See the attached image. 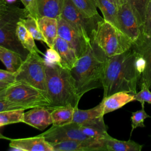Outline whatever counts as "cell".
<instances>
[{
    "label": "cell",
    "instance_id": "cell-1",
    "mask_svg": "<svg viewBox=\"0 0 151 151\" xmlns=\"http://www.w3.org/2000/svg\"><path fill=\"white\" fill-rule=\"evenodd\" d=\"M145 67L142 56L132 47L124 52L107 57L103 72V98L119 91L136 94Z\"/></svg>",
    "mask_w": 151,
    "mask_h": 151
},
{
    "label": "cell",
    "instance_id": "cell-2",
    "mask_svg": "<svg viewBox=\"0 0 151 151\" xmlns=\"http://www.w3.org/2000/svg\"><path fill=\"white\" fill-rule=\"evenodd\" d=\"M107 57L91 41L86 52L78 58L70 70L80 97L91 90L103 87L102 80Z\"/></svg>",
    "mask_w": 151,
    "mask_h": 151
},
{
    "label": "cell",
    "instance_id": "cell-3",
    "mask_svg": "<svg viewBox=\"0 0 151 151\" xmlns=\"http://www.w3.org/2000/svg\"><path fill=\"white\" fill-rule=\"evenodd\" d=\"M45 74L46 93L50 103V109L68 106L78 107L81 97L77 93L70 70L60 64L45 63Z\"/></svg>",
    "mask_w": 151,
    "mask_h": 151
},
{
    "label": "cell",
    "instance_id": "cell-4",
    "mask_svg": "<svg viewBox=\"0 0 151 151\" xmlns=\"http://www.w3.org/2000/svg\"><path fill=\"white\" fill-rule=\"evenodd\" d=\"M29 14L24 8L6 4L0 9V46L18 53L24 60L29 54L17 36L18 23Z\"/></svg>",
    "mask_w": 151,
    "mask_h": 151
},
{
    "label": "cell",
    "instance_id": "cell-5",
    "mask_svg": "<svg viewBox=\"0 0 151 151\" xmlns=\"http://www.w3.org/2000/svg\"><path fill=\"white\" fill-rule=\"evenodd\" d=\"M91 41L107 57L124 52L132 47L133 42L117 28L104 19L99 22Z\"/></svg>",
    "mask_w": 151,
    "mask_h": 151
},
{
    "label": "cell",
    "instance_id": "cell-6",
    "mask_svg": "<svg viewBox=\"0 0 151 151\" xmlns=\"http://www.w3.org/2000/svg\"><path fill=\"white\" fill-rule=\"evenodd\" d=\"M4 98L25 110L37 107L50 109V103L46 93L21 82H15L6 87Z\"/></svg>",
    "mask_w": 151,
    "mask_h": 151
},
{
    "label": "cell",
    "instance_id": "cell-7",
    "mask_svg": "<svg viewBox=\"0 0 151 151\" xmlns=\"http://www.w3.org/2000/svg\"><path fill=\"white\" fill-rule=\"evenodd\" d=\"M39 54L29 52L15 72V82L27 84L46 93L45 63Z\"/></svg>",
    "mask_w": 151,
    "mask_h": 151
},
{
    "label": "cell",
    "instance_id": "cell-8",
    "mask_svg": "<svg viewBox=\"0 0 151 151\" xmlns=\"http://www.w3.org/2000/svg\"><path fill=\"white\" fill-rule=\"evenodd\" d=\"M60 16L68 22L89 42L92 40L99 22L103 19L99 14L94 17L84 15L70 0H63Z\"/></svg>",
    "mask_w": 151,
    "mask_h": 151
},
{
    "label": "cell",
    "instance_id": "cell-9",
    "mask_svg": "<svg viewBox=\"0 0 151 151\" xmlns=\"http://www.w3.org/2000/svg\"><path fill=\"white\" fill-rule=\"evenodd\" d=\"M40 135L50 144L72 140H84L91 138L86 136L81 131L80 126L74 122L61 126L52 125Z\"/></svg>",
    "mask_w": 151,
    "mask_h": 151
},
{
    "label": "cell",
    "instance_id": "cell-10",
    "mask_svg": "<svg viewBox=\"0 0 151 151\" xmlns=\"http://www.w3.org/2000/svg\"><path fill=\"white\" fill-rule=\"evenodd\" d=\"M118 29L133 42L139 37L142 29L131 7L127 3H120L117 11Z\"/></svg>",
    "mask_w": 151,
    "mask_h": 151
},
{
    "label": "cell",
    "instance_id": "cell-11",
    "mask_svg": "<svg viewBox=\"0 0 151 151\" xmlns=\"http://www.w3.org/2000/svg\"><path fill=\"white\" fill-rule=\"evenodd\" d=\"M58 36L66 41L80 57L87 50L91 42H88L68 22L60 16L57 18Z\"/></svg>",
    "mask_w": 151,
    "mask_h": 151
},
{
    "label": "cell",
    "instance_id": "cell-12",
    "mask_svg": "<svg viewBox=\"0 0 151 151\" xmlns=\"http://www.w3.org/2000/svg\"><path fill=\"white\" fill-rule=\"evenodd\" d=\"M132 48L139 53L144 59L145 67L141 74L140 81L145 83L151 88V36L141 32L138 38L134 42Z\"/></svg>",
    "mask_w": 151,
    "mask_h": 151
},
{
    "label": "cell",
    "instance_id": "cell-13",
    "mask_svg": "<svg viewBox=\"0 0 151 151\" xmlns=\"http://www.w3.org/2000/svg\"><path fill=\"white\" fill-rule=\"evenodd\" d=\"M104 114L101 102L91 109L81 110L78 107L74 110L73 122L83 126H93L107 130L104 122Z\"/></svg>",
    "mask_w": 151,
    "mask_h": 151
},
{
    "label": "cell",
    "instance_id": "cell-14",
    "mask_svg": "<svg viewBox=\"0 0 151 151\" xmlns=\"http://www.w3.org/2000/svg\"><path fill=\"white\" fill-rule=\"evenodd\" d=\"M54 151H107L104 139L90 138L67 140L51 144Z\"/></svg>",
    "mask_w": 151,
    "mask_h": 151
},
{
    "label": "cell",
    "instance_id": "cell-15",
    "mask_svg": "<svg viewBox=\"0 0 151 151\" xmlns=\"http://www.w3.org/2000/svg\"><path fill=\"white\" fill-rule=\"evenodd\" d=\"M11 150L21 151H54L52 145L40 134L31 137L9 139Z\"/></svg>",
    "mask_w": 151,
    "mask_h": 151
},
{
    "label": "cell",
    "instance_id": "cell-16",
    "mask_svg": "<svg viewBox=\"0 0 151 151\" xmlns=\"http://www.w3.org/2000/svg\"><path fill=\"white\" fill-rule=\"evenodd\" d=\"M23 123L40 130L52 124L51 109L46 107H37L24 113Z\"/></svg>",
    "mask_w": 151,
    "mask_h": 151
},
{
    "label": "cell",
    "instance_id": "cell-17",
    "mask_svg": "<svg viewBox=\"0 0 151 151\" xmlns=\"http://www.w3.org/2000/svg\"><path fill=\"white\" fill-rule=\"evenodd\" d=\"M54 48L60 57V65L70 70L78 58L75 50L66 41L59 36L56 39Z\"/></svg>",
    "mask_w": 151,
    "mask_h": 151
},
{
    "label": "cell",
    "instance_id": "cell-18",
    "mask_svg": "<svg viewBox=\"0 0 151 151\" xmlns=\"http://www.w3.org/2000/svg\"><path fill=\"white\" fill-rule=\"evenodd\" d=\"M135 100L134 94L127 91H119L103 98L101 101L104 115L119 109L126 104Z\"/></svg>",
    "mask_w": 151,
    "mask_h": 151
},
{
    "label": "cell",
    "instance_id": "cell-19",
    "mask_svg": "<svg viewBox=\"0 0 151 151\" xmlns=\"http://www.w3.org/2000/svg\"><path fill=\"white\" fill-rule=\"evenodd\" d=\"M40 31L45 40V44L49 48H54L58 37L57 19L43 17L37 19Z\"/></svg>",
    "mask_w": 151,
    "mask_h": 151
},
{
    "label": "cell",
    "instance_id": "cell-20",
    "mask_svg": "<svg viewBox=\"0 0 151 151\" xmlns=\"http://www.w3.org/2000/svg\"><path fill=\"white\" fill-rule=\"evenodd\" d=\"M63 0H35L37 19L48 17L57 19L60 15Z\"/></svg>",
    "mask_w": 151,
    "mask_h": 151
},
{
    "label": "cell",
    "instance_id": "cell-21",
    "mask_svg": "<svg viewBox=\"0 0 151 151\" xmlns=\"http://www.w3.org/2000/svg\"><path fill=\"white\" fill-rule=\"evenodd\" d=\"M24 60L18 53L0 46V61L8 71L15 73L19 68Z\"/></svg>",
    "mask_w": 151,
    "mask_h": 151
},
{
    "label": "cell",
    "instance_id": "cell-22",
    "mask_svg": "<svg viewBox=\"0 0 151 151\" xmlns=\"http://www.w3.org/2000/svg\"><path fill=\"white\" fill-rule=\"evenodd\" d=\"M104 142L107 151H140L143 147V145L133 140H120L110 135L104 139Z\"/></svg>",
    "mask_w": 151,
    "mask_h": 151
},
{
    "label": "cell",
    "instance_id": "cell-23",
    "mask_svg": "<svg viewBox=\"0 0 151 151\" xmlns=\"http://www.w3.org/2000/svg\"><path fill=\"white\" fill-rule=\"evenodd\" d=\"M17 36L23 47L29 52H37L44 55L38 48L34 41L35 39L21 21H19L17 25Z\"/></svg>",
    "mask_w": 151,
    "mask_h": 151
},
{
    "label": "cell",
    "instance_id": "cell-24",
    "mask_svg": "<svg viewBox=\"0 0 151 151\" xmlns=\"http://www.w3.org/2000/svg\"><path fill=\"white\" fill-rule=\"evenodd\" d=\"M75 109L72 106H68L51 109L52 125L61 126L73 122Z\"/></svg>",
    "mask_w": 151,
    "mask_h": 151
},
{
    "label": "cell",
    "instance_id": "cell-25",
    "mask_svg": "<svg viewBox=\"0 0 151 151\" xmlns=\"http://www.w3.org/2000/svg\"><path fill=\"white\" fill-rule=\"evenodd\" d=\"M96 4L103 14L104 20L118 28V7L109 0H96Z\"/></svg>",
    "mask_w": 151,
    "mask_h": 151
},
{
    "label": "cell",
    "instance_id": "cell-26",
    "mask_svg": "<svg viewBox=\"0 0 151 151\" xmlns=\"http://www.w3.org/2000/svg\"><path fill=\"white\" fill-rule=\"evenodd\" d=\"M24 110L17 109L0 111V127L10 124L23 123Z\"/></svg>",
    "mask_w": 151,
    "mask_h": 151
},
{
    "label": "cell",
    "instance_id": "cell-27",
    "mask_svg": "<svg viewBox=\"0 0 151 151\" xmlns=\"http://www.w3.org/2000/svg\"><path fill=\"white\" fill-rule=\"evenodd\" d=\"M149 2V0H120V3H127L130 5L139 21L141 29Z\"/></svg>",
    "mask_w": 151,
    "mask_h": 151
},
{
    "label": "cell",
    "instance_id": "cell-28",
    "mask_svg": "<svg viewBox=\"0 0 151 151\" xmlns=\"http://www.w3.org/2000/svg\"><path fill=\"white\" fill-rule=\"evenodd\" d=\"M76 7L84 15L94 17L99 14L96 0H70Z\"/></svg>",
    "mask_w": 151,
    "mask_h": 151
},
{
    "label": "cell",
    "instance_id": "cell-29",
    "mask_svg": "<svg viewBox=\"0 0 151 151\" xmlns=\"http://www.w3.org/2000/svg\"><path fill=\"white\" fill-rule=\"evenodd\" d=\"M21 21L31 34L35 40L41 41L45 43V40L40 31L37 19L29 14Z\"/></svg>",
    "mask_w": 151,
    "mask_h": 151
},
{
    "label": "cell",
    "instance_id": "cell-30",
    "mask_svg": "<svg viewBox=\"0 0 151 151\" xmlns=\"http://www.w3.org/2000/svg\"><path fill=\"white\" fill-rule=\"evenodd\" d=\"M144 104L145 103H141L142 109L140 110L132 113V116L130 117L132 121V130L130 134H132L134 129L137 127H145L144 120L147 118H150V116L145 111Z\"/></svg>",
    "mask_w": 151,
    "mask_h": 151
},
{
    "label": "cell",
    "instance_id": "cell-31",
    "mask_svg": "<svg viewBox=\"0 0 151 151\" xmlns=\"http://www.w3.org/2000/svg\"><path fill=\"white\" fill-rule=\"evenodd\" d=\"M80 126L81 131L86 136L91 138L97 139H104L109 135L107 133V130L106 129L93 126Z\"/></svg>",
    "mask_w": 151,
    "mask_h": 151
},
{
    "label": "cell",
    "instance_id": "cell-32",
    "mask_svg": "<svg viewBox=\"0 0 151 151\" xmlns=\"http://www.w3.org/2000/svg\"><path fill=\"white\" fill-rule=\"evenodd\" d=\"M134 99L140 103L147 102L151 104V91L145 83H141V90L134 94Z\"/></svg>",
    "mask_w": 151,
    "mask_h": 151
},
{
    "label": "cell",
    "instance_id": "cell-33",
    "mask_svg": "<svg viewBox=\"0 0 151 151\" xmlns=\"http://www.w3.org/2000/svg\"><path fill=\"white\" fill-rule=\"evenodd\" d=\"M142 32L148 36H151V0H149L146 8Z\"/></svg>",
    "mask_w": 151,
    "mask_h": 151
},
{
    "label": "cell",
    "instance_id": "cell-34",
    "mask_svg": "<svg viewBox=\"0 0 151 151\" xmlns=\"http://www.w3.org/2000/svg\"><path fill=\"white\" fill-rule=\"evenodd\" d=\"M44 59L47 63L60 64V57L54 48H49L47 50L46 53L44 54Z\"/></svg>",
    "mask_w": 151,
    "mask_h": 151
},
{
    "label": "cell",
    "instance_id": "cell-35",
    "mask_svg": "<svg viewBox=\"0 0 151 151\" xmlns=\"http://www.w3.org/2000/svg\"><path fill=\"white\" fill-rule=\"evenodd\" d=\"M16 74L14 72L0 69V81L12 84L15 83Z\"/></svg>",
    "mask_w": 151,
    "mask_h": 151
},
{
    "label": "cell",
    "instance_id": "cell-36",
    "mask_svg": "<svg viewBox=\"0 0 151 151\" xmlns=\"http://www.w3.org/2000/svg\"><path fill=\"white\" fill-rule=\"evenodd\" d=\"M5 93V92H4ZM17 109H24V108L15 105L13 103H10L4 98V94L0 96V111L11 110H17Z\"/></svg>",
    "mask_w": 151,
    "mask_h": 151
},
{
    "label": "cell",
    "instance_id": "cell-37",
    "mask_svg": "<svg viewBox=\"0 0 151 151\" xmlns=\"http://www.w3.org/2000/svg\"><path fill=\"white\" fill-rule=\"evenodd\" d=\"M24 6V8L28 11L29 14L37 19V10L35 0H19Z\"/></svg>",
    "mask_w": 151,
    "mask_h": 151
},
{
    "label": "cell",
    "instance_id": "cell-38",
    "mask_svg": "<svg viewBox=\"0 0 151 151\" xmlns=\"http://www.w3.org/2000/svg\"><path fill=\"white\" fill-rule=\"evenodd\" d=\"M11 84H8V83H4V82H1L0 81V89L2 88H6V87H8V86H9Z\"/></svg>",
    "mask_w": 151,
    "mask_h": 151
},
{
    "label": "cell",
    "instance_id": "cell-39",
    "mask_svg": "<svg viewBox=\"0 0 151 151\" xmlns=\"http://www.w3.org/2000/svg\"><path fill=\"white\" fill-rule=\"evenodd\" d=\"M109 1L112 2L113 4H114L117 7H119L120 5V0H109Z\"/></svg>",
    "mask_w": 151,
    "mask_h": 151
},
{
    "label": "cell",
    "instance_id": "cell-40",
    "mask_svg": "<svg viewBox=\"0 0 151 151\" xmlns=\"http://www.w3.org/2000/svg\"><path fill=\"white\" fill-rule=\"evenodd\" d=\"M5 1L7 4H12L13 3L17 1V0H5Z\"/></svg>",
    "mask_w": 151,
    "mask_h": 151
},
{
    "label": "cell",
    "instance_id": "cell-41",
    "mask_svg": "<svg viewBox=\"0 0 151 151\" xmlns=\"http://www.w3.org/2000/svg\"><path fill=\"white\" fill-rule=\"evenodd\" d=\"M5 88H2V89H0V96L3 95L4 94V92H5Z\"/></svg>",
    "mask_w": 151,
    "mask_h": 151
},
{
    "label": "cell",
    "instance_id": "cell-42",
    "mask_svg": "<svg viewBox=\"0 0 151 151\" xmlns=\"http://www.w3.org/2000/svg\"><path fill=\"white\" fill-rule=\"evenodd\" d=\"M5 4H7L6 3L5 0H0V5H3Z\"/></svg>",
    "mask_w": 151,
    "mask_h": 151
},
{
    "label": "cell",
    "instance_id": "cell-43",
    "mask_svg": "<svg viewBox=\"0 0 151 151\" xmlns=\"http://www.w3.org/2000/svg\"><path fill=\"white\" fill-rule=\"evenodd\" d=\"M0 139H8V138H7V137H6L5 136H4L3 134H2L1 133V132H0Z\"/></svg>",
    "mask_w": 151,
    "mask_h": 151
},
{
    "label": "cell",
    "instance_id": "cell-44",
    "mask_svg": "<svg viewBox=\"0 0 151 151\" xmlns=\"http://www.w3.org/2000/svg\"><path fill=\"white\" fill-rule=\"evenodd\" d=\"M5 5H6V4H5ZM4 5H0V9H1V8L2 6H4Z\"/></svg>",
    "mask_w": 151,
    "mask_h": 151
},
{
    "label": "cell",
    "instance_id": "cell-45",
    "mask_svg": "<svg viewBox=\"0 0 151 151\" xmlns=\"http://www.w3.org/2000/svg\"></svg>",
    "mask_w": 151,
    "mask_h": 151
}]
</instances>
